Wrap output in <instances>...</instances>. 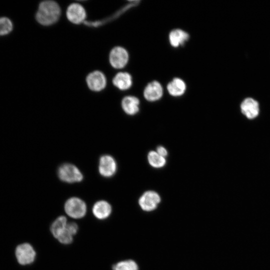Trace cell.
Here are the masks:
<instances>
[{
	"instance_id": "obj_1",
	"label": "cell",
	"mask_w": 270,
	"mask_h": 270,
	"mask_svg": "<svg viewBox=\"0 0 270 270\" xmlns=\"http://www.w3.org/2000/svg\"><path fill=\"white\" fill-rule=\"evenodd\" d=\"M60 15L58 4L53 0H45L39 4L36 15V20L44 26H50L56 22Z\"/></svg>"
},
{
	"instance_id": "obj_2",
	"label": "cell",
	"mask_w": 270,
	"mask_h": 270,
	"mask_svg": "<svg viewBox=\"0 0 270 270\" xmlns=\"http://www.w3.org/2000/svg\"><path fill=\"white\" fill-rule=\"evenodd\" d=\"M59 178L67 183H74L81 182L83 175L80 170L74 164L66 163L59 166L58 170Z\"/></svg>"
},
{
	"instance_id": "obj_3",
	"label": "cell",
	"mask_w": 270,
	"mask_h": 270,
	"mask_svg": "<svg viewBox=\"0 0 270 270\" xmlns=\"http://www.w3.org/2000/svg\"><path fill=\"white\" fill-rule=\"evenodd\" d=\"M64 208L66 214L74 218H82L85 216L86 212L85 202L76 197H72L68 200L64 204Z\"/></svg>"
},
{
	"instance_id": "obj_4",
	"label": "cell",
	"mask_w": 270,
	"mask_h": 270,
	"mask_svg": "<svg viewBox=\"0 0 270 270\" xmlns=\"http://www.w3.org/2000/svg\"><path fill=\"white\" fill-rule=\"evenodd\" d=\"M16 256L18 262L22 265L32 263L36 257V252L32 246L24 243L18 246L16 250Z\"/></svg>"
},
{
	"instance_id": "obj_5",
	"label": "cell",
	"mask_w": 270,
	"mask_h": 270,
	"mask_svg": "<svg viewBox=\"0 0 270 270\" xmlns=\"http://www.w3.org/2000/svg\"><path fill=\"white\" fill-rule=\"evenodd\" d=\"M160 202V198L156 192L149 190L144 192L140 197L138 204L142 209L150 212L156 208Z\"/></svg>"
},
{
	"instance_id": "obj_6",
	"label": "cell",
	"mask_w": 270,
	"mask_h": 270,
	"mask_svg": "<svg viewBox=\"0 0 270 270\" xmlns=\"http://www.w3.org/2000/svg\"><path fill=\"white\" fill-rule=\"evenodd\" d=\"M128 60V52L126 49L122 47H115L110 52V62L114 68H123L126 66Z\"/></svg>"
},
{
	"instance_id": "obj_7",
	"label": "cell",
	"mask_w": 270,
	"mask_h": 270,
	"mask_svg": "<svg viewBox=\"0 0 270 270\" xmlns=\"http://www.w3.org/2000/svg\"><path fill=\"white\" fill-rule=\"evenodd\" d=\"M116 169V162L112 156L105 154L100 158L98 171L101 176L110 178L114 174Z\"/></svg>"
},
{
	"instance_id": "obj_8",
	"label": "cell",
	"mask_w": 270,
	"mask_h": 270,
	"mask_svg": "<svg viewBox=\"0 0 270 270\" xmlns=\"http://www.w3.org/2000/svg\"><path fill=\"white\" fill-rule=\"evenodd\" d=\"M86 82L88 88L92 90L99 92L103 90L106 86V78L104 75L100 71H94L90 73L86 78Z\"/></svg>"
},
{
	"instance_id": "obj_9",
	"label": "cell",
	"mask_w": 270,
	"mask_h": 270,
	"mask_svg": "<svg viewBox=\"0 0 270 270\" xmlns=\"http://www.w3.org/2000/svg\"><path fill=\"white\" fill-rule=\"evenodd\" d=\"M66 16L68 20L73 24H79L86 18V12L82 6L78 4H72L68 8Z\"/></svg>"
},
{
	"instance_id": "obj_10",
	"label": "cell",
	"mask_w": 270,
	"mask_h": 270,
	"mask_svg": "<svg viewBox=\"0 0 270 270\" xmlns=\"http://www.w3.org/2000/svg\"><path fill=\"white\" fill-rule=\"evenodd\" d=\"M163 88L160 84L154 80L148 83L144 90V96L149 102L159 100L162 96Z\"/></svg>"
},
{
	"instance_id": "obj_11",
	"label": "cell",
	"mask_w": 270,
	"mask_h": 270,
	"mask_svg": "<svg viewBox=\"0 0 270 270\" xmlns=\"http://www.w3.org/2000/svg\"><path fill=\"white\" fill-rule=\"evenodd\" d=\"M242 112L249 119L256 117L259 112L258 102L252 98L245 99L240 105Z\"/></svg>"
},
{
	"instance_id": "obj_12",
	"label": "cell",
	"mask_w": 270,
	"mask_h": 270,
	"mask_svg": "<svg viewBox=\"0 0 270 270\" xmlns=\"http://www.w3.org/2000/svg\"><path fill=\"white\" fill-rule=\"evenodd\" d=\"M190 38V35L186 32L180 29H174L172 30L168 36L170 45L174 48H178L184 44Z\"/></svg>"
},
{
	"instance_id": "obj_13",
	"label": "cell",
	"mask_w": 270,
	"mask_h": 270,
	"mask_svg": "<svg viewBox=\"0 0 270 270\" xmlns=\"http://www.w3.org/2000/svg\"><path fill=\"white\" fill-rule=\"evenodd\" d=\"M140 100L134 96H126L122 101L124 111L128 114L132 116L139 111Z\"/></svg>"
},
{
	"instance_id": "obj_14",
	"label": "cell",
	"mask_w": 270,
	"mask_h": 270,
	"mask_svg": "<svg viewBox=\"0 0 270 270\" xmlns=\"http://www.w3.org/2000/svg\"><path fill=\"white\" fill-rule=\"evenodd\" d=\"M112 212V207L105 200H99L96 202L92 208V213L98 219L104 220L109 216Z\"/></svg>"
},
{
	"instance_id": "obj_15",
	"label": "cell",
	"mask_w": 270,
	"mask_h": 270,
	"mask_svg": "<svg viewBox=\"0 0 270 270\" xmlns=\"http://www.w3.org/2000/svg\"><path fill=\"white\" fill-rule=\"evenodd\" d=\"M167 90L172 96H181L186 92V84L182 80L176 78L168 84Z\"/></svg>"
},
{
	"instance_id": "obj_16",
	"label": "cell",
	"mask_w": 270,
	"mask_h": 270,
	"mask_svg": "<svg viewBox=\"0 0 270 270\" xmlns=\"http://www.w3.org/2000/svg\"><path fill=\"white\" fill-rule=\"evenodd\" d=\"M113 84L120 90H126L132 85V78L130 74L126 72L118 73L112 80Z\"/></svg>"
},
{
	"instance_id": "obj_17",
	"label": "cell",
	"mask_w": 270,
	"mask_h": 270,
	"mask_svg": "<svg viewBox=\"0 0 270 270\" xmlns=\"http://www.w3.org/2000/svg\"><path fill=\"white\" fill-rule=\"evenodd\" d=\"M78 226L74 222H68L64 230L57 238L63 244H70L72 241V236L77 232Z\"/></svg>"
},
{
	"instance_id": "obj_18",
	"label": "cell",
	"mask_w": 270,
	"mask_h": 270,
	"mask_svg": "<svg viewBox=\"0 0 270 270\" xmlns=\"http://www.w3.org/2000/svg\"><path fill=\"white\" fill-rule=\"evenodd\" d=\"M68 224L66 218L63 216L58 218L52 224L50 231L52 235L57 238L64 230Z\"/></svg>"
},
{
	"instance_id": "obj_19",
	"label": "cell",
	"mask_w": 270,
	"mask_h": 270,
	"mask_svg": "<svg viewBox=\"0 0 270 270\" xmlns=\"http://www.w3.org/2000/svg\"><path fill=\"white\" fill-rule=\"evenodd\" d=\"M148 160L150 164L154 168H161L166 164L165 158L162 156L155 151L148 152Z\"/></svg>"
},
{
	"instance_id": "obj_20",
	"label": "cell",
	"mask_w": 270,
	"mask_h": 270,
	"mask_svg": "<svg viewBox=\"0 0 270 270\" xmlns=\"http://www.w3.org/2000/svg\"><path fill=\"white\" fill-rule=\"evenodd\" d=\"M113 270H138L137 264L132 260L120 262L112 266Z\"/></svg>"
},
{
	"instance_id": "obj_21",
	"label": "cell",
	"mask_w": 270,
	"mask_h": 270,
	"mask_svg": "<svg viewBox=\"0 0 270 270\" xmlns=\"http://www.w3.org/2000/svg\"><path fill=\"white\" fill-rule=\"evenodd\" d=\"M13 25L12 21L6 17L0 18V36H5L10 34L12 30Z\"/></svg>"
},
{
	"instance_id": "obj_22",
	"label": "cell",
	"mask_w": 270,
	"mask_h": 270,
	"mask_svg": "<svg viewBox=\"0 0 270 270\" xmlns=\"http://www.w3.org/2000/svg\"><path fill=\"white\" fill-rule=\"evenodd\" d=\"M156 152L158 154L164 158L168 155L167 150L162 146H158Z\"/></svg>"
}]
</instances>
